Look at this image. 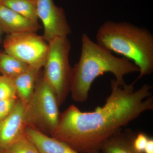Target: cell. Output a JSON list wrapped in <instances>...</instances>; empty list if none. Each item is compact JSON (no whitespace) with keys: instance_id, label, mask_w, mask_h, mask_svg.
I'll return each mask as SVG.
<instances>
[{"instance_id":"cell-17","label":"cell","mask_w":153,"mask_h":153,"mask_svg":"<svg viewBox=\"0 0 153 153\" xmlns=\"http://www.w3.org/2000/svg\"><path fill=\"white\" fill-rule=\"evenodd\" d=\"M18 98L0 100V121L10 114L16 105Z\"/></svg>"},{"instance_id":"cell-1","label":"cell","mask_w":153,"mask_h":153,"mask_svg":"<svg viewBox=\"0 0 153 153\" xmlns=\"http://www.w3.org/2000/svg\"><path fill=\"white\" fill-rule=\"evenodd\" d=\"M135 82L122 85L111 81V92L103 106L83 112L72 105L61 113L50 136L79 153H94L109 137L141 114L153 109L152 86L135 89Z\"/></svg>"},{"instance_id":"cell-20","label":"cell","mask_w":153,"mask_h":153,"mask_svg":"<svg viewBox=\"0 0 153 153\" xmlns=\"http://www.w3.org/2000/svg\"><path fill=\"white\" fill-rule=\"evenodd\" d=\"M0 153H5L4 149H0Z\"/></svg>"},{"instance_id":"cell-9","label":"cell","mask_w":153,"mask_h":153,"mask_svg":"<svg viewBox=\"0 0 153 153\" xmlns=\"http://www.w3.org/2000/svg\"><path fill=\"white\" fill-rule=\"evenodd\" d=\"M41 28L32 21L2 4L0 5V32L7 35L36 33Z\"/></svg>"},{"instance_id":"cell-10","label":"cell","mask_w":153,"mask_h":153,"mask_svg":"<svg viewBox=\"0 0 153 153\" xmlns=\"http://www.w3.org/2000/svg\"><path fill=\"white\" fill-rule=\"evenodd\" d=\"M25 134L40 153H79L65 143L32 128L26 127Z\"/></svg>"},{"instance_id":"cell-14","label":"cell","mask_w":153,"mask_h":153,"mask_svg":"<svg viewBox=\"0 0 153 153\" xmlns=\"http://www.w3.org/2000/svg\"><path fill=\"white\" fill-rule=\"evenodd\" d=\"M2 4L39 25L36 0H2Z\"/></svg>"},{"instance_id":"cell-23","label":"cell","mask_w":153,"mask_h":153,"mask_svg":"<svg viewBox=\"0 0 153 153\" xmlns=\"http://www.w3.org/2000/svg\"><path fill=\"white\" fill-rule=\"evenodd\" d=\"M0 75H1V74H0Z\"/></svg>"},{"instance_id":"cell-5","label":"cell","mask_w":153,"mask_h":153,"mask_svg":"<svg viewBox=\"0 0 153 153\" xmlns=\"http://www.w3.org/2000/svg\"><path fill=\"white\" fill-rule=\"evenodd\" d=\"M71 45L67 37L55 38L49 43L43 75L52 88L59 105L71 90L73 68L69 63Z\"/></svg>"},{"instance_id":"cell-13","label":"cell","mask_w":153,"mask_h":153,"mask_svg":"<svg viewBox=\"0 0 153 153\" xmlns=\"http://www.w3.org/2000/svg\"><path fill=\"white\" fill-rule=\"evenodd\" d=\"M29 65L4 51H0V74L14 79L25 71Z\"/></svg>"},{"instance_id":"cell-3","label":"cell","mask_w":153,"mask_h":153,"mask_svg":"<svg viewBox=\"0 0 153 153\" xmlns=\"http://www.w3.org/2000/svg\"><path fill=\"white\" fill-rule=\"evenodd\" d=\"M97 44L131 60L139 69L136 82L153 71V36L144 28L127 22L107 21L100 27Z\"/></svg>"},{"instance_id":"cell-19","label":"cell","mask_w":153,"mask_h":153,"mask_svg":"<svg viewBox=\"0 0 153 153\" xmlns=\"http://www.w3.org/2000/svg\"><path fill=\"white\" fill-rule=\"evenodd\" d=\"M143 153H153V139L152 138H149Z\"/></svg>"},{"instance_id":"cell-6","label":"cell","mask_w":153,"mask_h":153,"mask_svg":"<svg viewBox=\"0 0 153 153\" xmlns=\"http://www.w3.org/2000/svg\"><path fill=\"white\" fill-rule=\"evenodd\" d=\"M3 47L8 54L29 66L41 69L47 58L49 43L36 33H21L7 35Z\"/></svg>"},{"instance_id":"cell-7","label":"cell","mask_w":153,"mask_h":153,"mask_svg":"<svg viewBox=\"0 0 153 153\" xmlns=\"http://www.w3.org/2000/svg\"><path fill=\"white\" fill-rule=\"evenodd\" d=\"M38 19L44 26L42 37L48 43L55 38L67 37L71 31L64 10L53 0H36Z\"/></svg>"},{"instance_id":"cell-15","label":"cell","mask_w":153,"mask_h":153,"mask_svg":"<svg viewBox=\"0 0 153 153\" xmlns=\"http://www.w3.org/2000/svg\"><path fill=\"white\" fill-rule=\"evenodd\" d=\"M4 151L5 153H40L25 134L4 149Z\"/></svg>"},{"instance_id":"cell-18","label":"cell","mask_w":153,"mask_h":153,"mask_svg":"<svg viewBox=\"0 0 153 153\" xmlns=\"http://www.w3.org/2000/svg\"><path fill=\"white\" fill-rule=\"evenodd\" d=\"M149 137L143 133H139L136 134L133 141V146L136 150L140 153L143 152Z\"/></svg>"},{"instance_id":"cell-12","label":"cell","mask_w":153,"mask_h":153,"mask_svg":"<svg viewBox=\"0 0 153 153\" xmlns=\"http://www.w3.org/2000/svg\"><path fill=\"white\" fill-rule=\"evenodd\" d=\"M41 69L29 66L25 71L13 79L17 97L25 106L32 97Z\"/></svg>"},{"instance_id":"cell-4","label":"cell","mask_w":153,"mask_h":153,"mask_svg":"<svg viewBox=\"0 0 153 153\" xmlns=\"http://www.w3.org/2000/svg\"><path fill=\"white\" fill-rule=\"evenodd\" d=\"M57 97L43 73H40L32 97L25 106L26 127L50 136L57 128L61 113Z\"/></svg>"},{"instance_id":"cell-8","label":"cell","mask_w":153,"mask_h":153,"mask_svg":"<svg viewBox=\"0 0 153 153\" xmlns=\"http://www.w3.org/2000/svg\"><path fill=\"white\" fill-rule=\"evenodd\" d=\"M25 108L18 99L10 114L0 121V149H4L25 134Z\"/></svg>"},{"instance_id":"cell-11","label":"cell","mask_w":153,"mask_h":153,"mask_svg":"<svg viewBox=\"0 0 153 153\" xmlns=\"http://www.w3.org/2000/svg\"><path fill=\"white\" fill-rule=\"evenodd\" d=\"M136 134L131 129H122L116 132L101 145L100 153H142L133 146Z\"/></svg>"},{"instance_id":"cell-16","label":"cell","mask_w":153,"mask_h":153,"mask_svg":"<svg viewBox=\"0 0 153 153\" xmlns=\"http://www.w3.org/2000/svg\"><path fill=\"white\" fill-rule=\"evenodd\" d=\"M18 98L13 80L0 75V100Z\"/></svg>"},{"instance_id":"cell-2","label":"cell","mask_w":153,"mask_h":153,"mask_svg":"<svg viewBox=\"0 0 153 153\" xmlns=\"http://www.w3.org/2000/svg\"><path fill=\"white\" fill-rule=\"evenodd\" d=\"M81 54L73 68L71 90L72 99L82 102L88 98L91 85L97 78L107 72L115 76L118 84H125L126 74L139 72V69L130 60L118 57L111 52L93 42L86 34L82 37Z\"/></svg>"},{"instance_id":"cell-21","label":"cell","mask_w":153,"mask_h":153,"mask_svg":"<svg viewBox=\"0 0 153 153\" xmlns=\"http://www.w3.org/2000/svg\"><path fill=\"white\" fill-rule=\"evenodd\" d=\"M2 0H0V5L2 4Z\"/></svg>"},{"instance_id":"cell-22","label":"cell","mask_w":153,"mask_h":153,"mask_svg":"<svg viewBox=\"0 0 153 153\" xmlns=\"http://www.w3.org/2000/svg\"><path fill=\"white\" fill-rule=\"evenodd\" d=\"M94 153H100L99 152V151H97V152H96Z\"/></svg>"}]
</instances>
